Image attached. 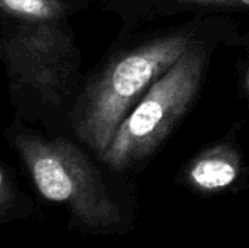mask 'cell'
I'll return each instance as SVG.
<instances>
[{
	"label": "cell",
	"mask_w": 249,
	"mask_h": 248,
	"mask_svg": "<svg viewBox=\"0 0 249 248\" xmlns=\"http://www.w3.org/2000/svg\"><path fill=\"white\" fill-rule=\"evenodd\" d=\"M191 45V34L172 32L124 51L108 63L77 102L73 127L79 139L102 155L130 108Z\"/></svg>",
	"instance_id": "1"
},
{
	"label": "cell",
	"mask_w": 249,
	"mask_h": 248,
	"mask_svg": "<svg viewBox=\"0 0 249 248\" xmlns=\"http://www.w3.org/2000/svg\"><path fill=\"white\" fill-rule=\"evenodd\" d=\"M206 70V54L191 45L140 98L118 126L102 159L127 170L149 159L196 99Z\"/></svg>",
	"instance_id": "2"
},
{
	"label": "cell",
	"mask_w": 249,
	"mask_h": 248,
	"mask_svg": "<svg viewBox=\"0 0 249 248\" xmlns=\"http://www.w3.org/2000/svg\"><path fill=\"white\" fill-rule=\"evenodd\" d=\"M15 143L45 199L74 200L83 212L101 222L108 224L118 218L93 167L74 145L64 139L48 140L29 133H19Z\"/></svg>",
	"instance_id": "3"
},
{
	"label": "cell",
	"mask_w": 249,
	"mask_h": 248,
	"mask_svg": "<svg viewBox=\"0 0 249 248\" xmlns=\"http://www.w3.org/2000/svg\"><path fill=\"white\" fill-rule=\"evenodd\" d=\"M9 75L36 91L47 104H60L73 72V47L57 19H22L0 39Z\"/></svg>",
	"instance_id": "4"
},
{
	"label": "cell",
	"mask_w": 249,
	"mask_h": 248,
	"mask_svg": "<svg viewBox=\"0 0 249 248\" xmlns=\"http://www.w3.org/2000/svg\"><path fill=\"white\" fill-rule=\"evenodd\" d=\"M244 171L239 149L229 142L212 145L191 158L181 172V181L201 196L219 194L236 184Z\"/></svg>",
	"instance_id": "5"
},
{
	"label": "cell",
	"mask_w": 249,
	"mask_h": 248,
	"mask_svg": "<svg viewBox=\"0 0 249 248\" xmlns=\"http://www.w3.org/2000/svg\"><path fill=\"white\" fill-rule=\"evenodd\" d=\"M0 7L19 19H58L63 15V0H0Z\"/></svg>",
	"instance_id": "6"
},
{
	"label": "cell",
	"mask_w": 249,
	"mask_h": 248,
	"mask_svg": "<svg viewBox=\"0 0 249 248\" xmlns=\"http://www.w3.org/2000/svg\"><path fill=\"white\" fill-rule=\"evenodd\" d=\"M182 4L200 7H249V0H177Z\"/></svg>",
	"instance_id": "7"
},
{
	"label": "cell",
	"mask_w": 249,
	"mask_h": 248,
	"mask_svg": "<svg viewBox=\"0 0 249 248\" xmlns=\"http://www.w3.org/2000/svg\"><path fill=\"white\" fill-rule=\"evenodd\" d=\"M3 190H4V177H3V174L0 171V194L3 193Z\"/></svg>",
	"instance_id": "8"
},
{
	"label": "cell",
	"mask_w": 249,
	"mask_h": 248,
	"mask_svg": "<svg viewBox=\"0 0 249 248\" xmlns=\"http://www.w3.org/2000/svg\"><path fill=\"white\" fill-rule=\"evenodd\" d=\"M245 88H247V91H248L249 94V70L248 73H247V77H245Z\"/></svg>",
	"instance_id": "9"
}]
</instances>
